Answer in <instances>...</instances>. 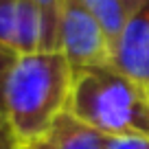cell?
<instances>
[{
	"label": "cell",
	"instance_id": "8992f818",
	"mask_svg": "<svg viewBox=\"0 0 149 149\" xmlns=\"http://www.w3.org/2000/svg\"><path fill=\"white\" fill-rule=\"evenodd\" d=\"M81 2H84L86 9L92 13V18L99 22L101 31L105 33L107 42H110V46H112V53H114L123 31H125L127 20H130V15H132L130 7H127L123 0H81Z\"/></svg>",
	"mask_w": 149,
	"mask_h": 149
},
{
	"label": "cell",
	"instance_id": "9c48e42d",
	"mask_svg": "<svg viewBox=\"0 0 149 149\" xmlns=\"http://www.w3.org/2000/svg\"><path fill=\"white\" fill-rule=\"evenodd\" d=\"M103 149H149L147 136H105Z\"/></svg>",
	"mask_w": 149,
	"mask_h": 149
},
{
	"label": "cell",
	"instance_id": "52a82bcc",
	"mask_svg": "<svg viewBox=\"0 0 149 149\" xmlns=\"http://www.w3.org/2000/svg\"><path fill=\"white\" fill-rule=\"evenodd\" d=\"M18 55L20 53H15L11 46L0 42V149H18V143H15L9 130V121H7V84H9V74Z\"/></svg>",
	"mask_w": 149,
	"mask_h": 149
},
{
	"label": "cell",
	"instance_id": "277c9868",
	"mask_svg": "<svg viewBox=\"0 0 149 149\" xmlns=\"http://www.w3.org/2000/svg\"><path fill=\"white\" fill-rule=\"evenodd\" d=\"M112 64L149 94V0H143L132 11Z\"/></svg>",
	"mask_w": 149,
	"mask_h": 149
},
{
	"label": "cell",
	"instance_id": "3957f363",
	"mask_svg": "<svg viewBox=\"0 0 149 149\" xmlns=\"http://www.w3.org/2000/svg\"><path fill=\"white\" fill-rule=\"evenodd\" d=\"M59 51L68 61L72 77L112 66V46L99 22L81 0H64L59 24Z\"/></svg>",
	"mask_w": 149,
	"mask_h": 149
},
{
	"label": "cell",
	"instance_id": "6da1fadb",
	"mask_svg": "<svg viewBox=\"0 0 149 149\" xmlns=\"http://www.w3.org/2000/svg\"><path fill=\"white\" fill-rule=\"evenodd\" d=\"M72 81L61 51L18 55L7 84V121L18 149L37 140L68 107Z\"/></svg>",
	"mask_w": 149,
	"mask_h": 149
},
{
	"label": "cell",
	"instance_id": "ba28073f",
	"mask_svg": "<svg viewBox=\"0 0 149 149\" xmlns=\"http://www.w3.org/2000/svg\"><path fill=\"white\" fill-rule=\"evenodd\" d=\"M18 29L20 9L18 0H0V42L18 53Z\"/></svg>",
	"mask_w": 149,
	"mask_h": 149
},
{
	"label": "cell",
	"instance_id": "7a4b0ae2",
	"mask_svg": "<svg viewBox=\"0 0 149 149\" xmlns=\"http://www.w3.org/2000/svg\"><path fill=\"white\" fill-rule=\"evenodd\" d=\"M66 110L105 136L149 138V94L114 64L79 74Z\"/></svg>",
	"mask_w": 149,
	"mask_h": 149
},
{
	"label": "cell",
	"instance_id": "30bf717a",
	"mask_svg": "<svg viewBox=\"0 0 149 149\" xmlns=\"http://www.w3.org/2000/svg\"><path fill=\"white\" fill-rule=\"evenodd\" d=\"M123 2L130 7V11H134V9H138V7H140V2H143V0H123Z\"/></svg>",
	"mask_w": 149,
	"mask_h": 149
},
{
	"label": "cell",
	"instance_id": "5b68a950",
	"mask_svg": "<svg viewBox=\"0 0 149 149\" xmlns=\"http://www.w3.org/2000/svg\"><path fill=\"white\" fill-rule=\"evenodd\" d=\"M105 134L81 121L70 110L57 114L46 132L37 140L22 145L20 149H103Z\"/></svg>",
	"mask_w": 149,
	"mask_h": 149
}]
</instances>
